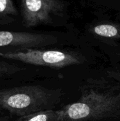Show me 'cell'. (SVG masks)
Instances as JSON below:
<instances>
[{
  "label": "cell",
  "instance_id": "obj_1",
  "mask_svg": "<svg viewBox=\"0 0 120 121\" xmlns=\"http://www.w3.org/2000/svg\"><path fill=\"white\" fill-rule=\"evenodd\" d=\"M114 82L104 78L88 79L81 88L79 100L55 111L52 121L120 118V82Z\"/></svg>",
  "mask_w": 120,
  "mask_h": 121
},
{
  "label": "cell",
  "instance_id": "obj_2",
  "mask_svg": "<svg viewBox=\"0 0 120 121\" xmlns=\"http://www.w3.org/2000/svg\"><path fill=\"white\" fill-rule=\"evenodd\" d=\"M63 95L60 89L26 85L0 89V109L19 117L53 109Z\"/></svg>",
  "mask_w": 120,
  "mask_h": 121
},
{
  "label": "cell",
  "instance_id": "obj_3",
  "mask_svg": "<svg viewBox=\"0 0 120 121\" xmlns=\"http://www.w3.org/2000/svg\"><path fill=\"white\" fill-rule=\"evenodd\" d=\"M0 58L54 68H63L84 62L83 57L74 52L35 48L0 51Z\"/></svg>",
  "mask_w": 120,
  "mask_h": 121
},
{
  "label": "cell",
  "instance_id": "obj_4",
  "mask_svg": "<svg viewBox=\"0 0 120 121\" xmlns=\"http://www.w3.org/2000/svg\"><path fill=\"white\" fill-rule=\"evenodd\" d=\"M24 25L34 27L45 24L63 10L61 0H21Z\"/></svg>",
  "mask_w": 120,
  "mask_h": 121
},
{
  "label": "cell",
  "instance_id": "obj_5",
  "mask_svg": "<svg viewBox=\"0 0 120 121\" xmlns=\"http://www.w3.org/2000/svg\"><path fill=\"white\" fill-rule=\"evenodd\" d=\"M55 43H57V38L50 35L29 32L0 31V48H35Z\"/></svg>",
  "mask_w": 120,
  "mask_h": 121
},
{
  "label": "cell",
  "instance_id": "obj_6",
  "mask_svg": "<svg viewBox=\"0 0 120 121\" xmlns=\"http://www.w3.org/2000/svg\"><path fill=\"white\" fill-rule=\"evenodd\" d=\"M93 32L95 35L103 38L120 39V24H99L93 27Z\"/></svg>",
  "mask_w": 120,
  "mask_h": 121
},
{
  "label": "cell",
  "instance_id": "obj_7",
  "mask_svg": "<svg viewBox=\"0 0 120 121\" xmlns=\"http://www.w3.org/2000/svg\"><path fill=\"white\" fill-rule=\"evenodd\" d=\"M54 114V109L46 110L19 117L14 121H52Z\"/></svg>",
  "mask_w": 120,
  "mask_h": 121
},
{
  "label": "cell",
  "instance_id": "obj_8",
  "mask_svg": "<svg viewBox=\"0 0 120 121\" xmlns=\"http://www.w3.org/2000/svg\"><path fill=\"white\" fill-rule=\"evenodd\" d=\"M22 70V68L10 62L0 60V79L10 77Z\"/></svg>",
  "mask_w": 120,
  "mask_h": 121
},
{
  "label": "cell",
  "instance_id": "obj_9",
  "mask_svg": "<svg viewBox=\"0 0 120 121\" xmlns=\"http://www.w3.org/2000/svg\"><path fill=\"white\" fill-rule=\"evenodd\" d=\"M18 11L13 0H0V18L16 16Z\"/></svg>",
  "mask_w": 120,
  "mask_h": 121
},
{
  "label": "cell",
  "instance_id": "obj_10",
  "mask_svg": "<svg viewBox=\"0 0 120 121\" xmlns=\"http://www.w3.org/2000/svg\"><path fill=\"white\" fill-rule=\"evenodd\" d=\"M108 74L110 75L109 77L112 79H114L118 82H120V68H119L117 70L112 71V72H109Z\"/></svg>",
  "mask_w": 120,
  "mask_h": 121
},
{
  "label": "cell",
  "instance_id": "obj_11",
  "mask_svg": "<svg viewBox=\"0 0 120 121\" xmlns=\"http://www.w3.org/2000/svg\"><path fill=\"white\" fill-rule=\"evenodd\" d=\"M0 121H10V117L8 116L0 117Z\"/></svg>",
  "mask_w": 120,
  "mask_h": 121
}]
</instances>
